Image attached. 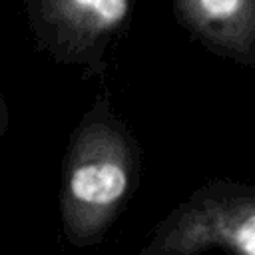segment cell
Masks as SVG:
<instances>
[{"label": "cell", "instance_id": "cell-1", "mask_svg": "<svg viewBox=\"0 0 255 255\" xmlns=\"http://www.w3.org/2000/svg\"><path fill=\"white\" fill-rule=\"evenodd\" d=\"M139 151L112 118L90 120L72 135L60 185L62 227L70 243L92 245L104 237L135 189Z\"/></svg>", "mask_w": 255, "mask_h": 255}, {"label": "cell", "instance_id": "cell-2", "mask_svg": "<svg viewBox=\"0 0 255 255\" xmlns=\"http://www.w3.org/2000/svg\"><path fill=\"white\" fill-rule=\"evenodd\" d=\"M255 255V185L227 179L197 187L147 235L137 255Z\"/></svg>", "mask_w": 255, "mask_h": 255}, {"label": "cell", "instance_id": "cell-3", "mask_svg": "<svg viewBox=\"0 0 255 255\" xmlns=\"http://www.w3.org/2000/svg\"><path fill=\"white\" fill-rule=\"evenodd\" d=\"M74 2L94 10L106 22H116L126 12V0H74Z\"/></svg>", "mask_w": 255, "mask_h": 255}, {"label": "cell", "instance_id": "cell-4", "mask_svg": "<svg viewBox=\"0 0 255 255\" xmlns=\"http://www.w3.org/2000/svg\"><path fill=\"white\" fill-rule=\"evenodd\" d=\"M199 2L205 8V12L215 18H223V16L235 12L239 6V0H199Z\"/></svg>", "mask_w": 255, "mask_h": 255}]
</instances>
